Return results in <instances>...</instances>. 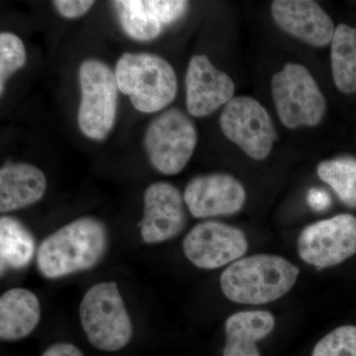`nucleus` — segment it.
Wrapping results in <instances>:
<instances>
[{"label": "nucleus", "instance_id": "f257e3e1", "mask_svg": "<svg viewBox=\"0 0 356 356\" xmlns=\"http://www.w3.org/2000/svg\"><path fill=\"white\" fill-rule=\"evenodd\" d=\"M299 276V267L286 257L257 254L227 266L220 277V287L234 303L261 306L286 296Z\"/></svg>", "mask_w": 356, "mask_h": 356}, {"label": "nucleus", "instance_id": "f03ea898", "mask_svg": "<svg viewBox=\"0 0 356 356\" xmlns=\"http://www.w3.org/2000/svg\"><path fill=\"white\" fill-rule=\"evenodd\" d=\"M107 245L105 225L95 218H79L44 238L37 250V266L49 280L88 270L102 261Z\"/></svg>", "mask_w": 356, "mask_h": 356}, {"label": "nucleus", "instance_id": "7ed1b4c3", "mask_svg": "<svg viewBox=\"0 0 356 356\" xmlns=\"http://www.w3.org/2000/svg\"><path fill=\"white\" fill-rule=\"evenodd\" d=\"M119 90L143 113H156L175 100L177 79L165 58L151 53H125L117 62Z\"/></svg>", "mask_w": 356, "mask_h": 356}, {"label": "nucleus", "instance_id": "20e7f679", "mask_svg": "<svg viewBox=\"0 0 356 356\" xmlns=\"http://www.w3.org/2000/svg\"><path fill=\"white\" fill-rule=\"evenodd\" d=\"M81 325L97 350L117 351L132 339L133 325L116 282L95 284L79 307Z\"/></svg>", "mask_w": 356, "mask_h": 356}, {"label": "nucleus", "instance_id": "39448f33", "mask_svg": "<svg viewBox=\"0 0 356 356\" xmlns=\"http://www.w3.org/2000/svg\"><path fill=\"white\" fill-rule=\"evenodd\" d=\"M271 92L285 127H314L324 119L327 102L305 65L289 63L276 72L271 79Z\"/></svg>", "mask_w": 356, "mask_h": 356}, {"label": "nucleus", "instance_id": "423d86ee", "mask_svg": "<svg viewBox=\"0 0 356 356\" xmlns=\"http://www.w3.org/2000/svg\"><path fill=\"white\" fill-rule=\"evenodd\" d=\"M79 129L89 139L104 140L116 120L120 90L115 72L102 60L89 58L79 67Z\"/></svg>", "mask_w": 356, "mask_h": 356}, {"label": "nucleus", "instance_id": "0eeeda50", "mask_svg": "<svg viewBox=\"0 0 356 356\" xmlns=\"http://www.w3.org/2000/svg\"><path fill=\"white\" fill-rule=\"evenodd\" d=\"M147 158L165 175L181 172L197 145L193 121L177 108L166 110L147 126L144 137Z\"/></svg>", "mask_w": 356, "mask_h": 356}, {"label": "nucleus", "instance_id": "6e6552de", "mask_svg": "<svg viewBox=\"0 0 356 356\" xmlns=\"http://www.w3.org/2000/svg\"><path fill=\"white\" fill-rule=\"evenodd\" d=\"M297 254L318 271L348 261L356 254V217L339 214L308 225L297 238Z\"/></svg>", "mask_w": 356, "mask_h": 356}, {"label": "nucleus", "instance_id": "1a4fd4ad", "mask_svg": "<svg viewBox=\"0 0 356 356\" xmlns=\"http://www.w3.org/2000/svg\"><path fill=\"white\" fill-rule=\"evenodd\" d=\"M220 127L227 139L254 161L268 158L278 138L266 107L250 96H236L225 105Z\"/></svg>", "mask_w": 356, "mask_h": 356}, {"label": "nucleus", "instance_id": "9d476101", "mask_svg": "<svg viewBox=\"0 0 356 356\" xmlns=\"http://www.w3.org/2000/svg\"><path fill=\"white\" fill-rule=\"evenodd\" d=\"M182 247L194 266L213 270L245 257L248 240L242 229L209 220L194 226L185 236Z\"/></svg>", "mask_w": 356, "mask_h": 356}, {"label": "nucleus", "instance_id": "9b49d317", "mask_svg": "<svg viewBox=\"0 0 356 356\" xmlns=\"http://www.w3.org/2000/svg\"><path fill=\"white\" fill-rule=\"evenodd\" d=\"M185 204L197 219L232 216L245 207L247 191L242 182L225 172L193 177L185 187Z\"/></svg>", "mask_w": 356, "mask_h": 356}, {"label": "nucleus", "instance_id": "f8f14e48", "mask_svg": "<svg viewBox=\"0 0 356 356\" xmlns=\"http://www.w3.org/2000/svg\"><path fill=\"white\" fill-rule=\"evenodd\" d=\"M140 236L147 243H159L179 235L187 222L184 194L175 185L159 181L149 185L144 195Z\"/></svg>", "mask_w": 356, "mask_h": 356}, {"label": "nucleus", "instance_id": "ddd939ff", "mask_svg": "<svg viewBox=\"0 0 356 356\" xmlns=\"http://www.w3.org/2000/svg\"><path fill=\"white\" fill-rule=\"evenodd\" d=\"M187 111L194 117H206L234 98L235 83L226 72L217 69L205 55L191 58L185 76Z\"/></svg>", "mask_w": 356, "mask_h": 356}, {"label": "nucleus", "instance_id": "4468645a", "mask_svg": "<svg viewBox=\"0 0 356 356\" xmlns=\"http://www.w3.org/2000/svg\"><path fill=\"white\" fill-rule=\"evenodd\" d=\"M271 15L282 31L318 48L331 44L336 31L329 14L312 0H276Z\"/></svg>", "mask_w": 356, "mask_h": 356}, {"label": "nucleus", "instance_id": "2eb2a0df", "mask_svg": "<svg viewBox=\"0 0 356 356\" xmlns=\"http://www.w3.org/2000/svg\"><path fill=\"white\" fill-rule=\"evenodd\" d=\"M275 317L266 310L236 312L225 322L222 356H261L257 343L275 329Z\"/></svg>", "mask_w": 356, "mask_h": 356}, {"label": "nucleus", "instance_id": "dca6fc26", "mask_svg": "<svg viewBox=\"0 0 356 356\" xmlns=\"http://www.w3.org/2000/svg\"><path fill=\"white\" fill-rule=\"evenodd\" d=\"M46 188V177L37 166L7 163L0 170V212L22 209L38 202Z\"/></svg>", "mask_w": 356, "mask_h": 356}, {"label": "nucleus", "instance_id": "f3484780", "mask_svg": "<svg viewBox=\"0 0 356 356\" xmlns=\"http://www.w3.org/2000/svg\"><path fill=\"white\" fill-rule=\"evenodd\" d=\"M41 307L34 293L13 288L0 298V337L2 341H19L38 325Z\"/></svg>", "mask_w": 356, "mask_h": 356}, {"label": "nucleus", "instance_id": "a211bd4d", "mask_svg": "<svg viewBox=\"0 0 356 356\" xmlns=\"http://www.w3.org/2000/svg\"><path fill=\"white\" fill-rule=\"evenodd\" d=\"M34 236L17 219H0V266L1 273L7 269H21L32 261L35 255Z\"/></svg>", "mask_w": 356, "mask_h": 356}, {"label": "nucleus", "instance_id": "6ab92c4d", "mask_svg": "<svg viewBox=\"0 0 356 356\" xmlns=\"http://www.w3.org/2000/svg\"><path fill=\"white\" fill-rule=\"evenodd\" d=\"M331 63L334 84L343 93L356 91V28L339 24L331 42Z\"/></svg>", "mask_w": 356, "mask_h": 356}, {"label": "nucleus", "instance_id": "aec40b11", "mask_svg": "<svg viewBox=\"0 0 356 356\" xmlns=\"http://www.w3.org/2000/svg\"><path fill=\"white\" fill-rule=\"evenodd\" d=\"M124 31L138 41H149L161 34L163 25L154 13L151 1L124 0L115 1Z\"/></svg>", "mask_w": 356, "mask_h": 356}, {"label": "nucleus", "instance_id": "412c9836", "mask_svg": "<svg viewBox=\"0 0 356 356\" xmlns=\"http://www.w3.org/2000/svg\"><path fill=\"white\" fill-rule=\"evenodd\" d=\"M317 175L350 208H356V159L341 156L321 161Z\"/></svg>", "mask_w": 356, "mask_h": 356}, {"label": "nucleus", "instance_id": "4be33fe9", "mask_svg": "<svg viewBox=\"0 0 356 356\" xmlns=\"http://www.w3.org/2000/svg\"><path fill=\"white\" fill-rule=\"evenodd\" d=\"M312 356H356V325H341L316 343Z\"/></svg>", "mask_w": 356, "mask_h": 356}, {"label": "nucleus", "instance_id": "5701e85b", "mask_svg": "<svg viewBox=\"0 0 356 356\" xmlns=\"http://www.w3.org/2000/svg\"><path fill=\"white\" fill-rule=\"evenodd\" d=\"M26 63L24 44L13 33L0 35V93L3 95L7 79Z\"/></svg>", "mask_w": 356, "mask_h": 356}, {"label": "nucleus", "instance_id": "b1692460", "mask_svg": "<svg viewBox=\"0 0 356 356\" xmlns=\"http://www.w3.org/2000/svg\"><path fill=\"white\" fill-rule=\"evenodd\" d=\"M153 7L154 13L158 16L163 26L172 24L181 18L186 13L188 2L187 1H170V0H149Z\"/></svg>", "mask_w": 356, "mask_h": 356}, {"label": "nucleus", "instance_id": "393cba45", "mask_svg": "<svg viewBox=\"0 0 356 356\" xmlns=\"http://www.w3.org/2000/svg\"><path fill=\"white\" fill-rule=\"evenodd\" d=\"M54 6L57 8L60 15L70 19L81 17L88 13L89 9L93 6L95 1L90 0H56L53 1Z\"/></svg>", "mask_w": 356, "mask_h": 356}, {"label": "nucleus", "instance_id": "a878e982", "mask_svg": "<svg viewBox=\"0 0 356 356\" xmlns=\"http://www.w3.org/2000/svg\"><path fill=\"white\" fill-rule=\"evenodd\" d=\"M307 203L316 212H323L332 205V198L327 191L318 187L309 189L307 193Z\"/></svg>", "mask_w": 356, "mask_h": 356}, {"label": "nucleus", "instance_id": "bb28decb", "mask_svg": "<svg viewBox=\"0 0 356 356\" xmlns=\"http://www.w3.org/2000/svg\"><path fill=\"white\" fill-rule=\"evenodd\" d=\"M41 356H84L81 350L74 344L58 343L47 348Z\"/></svg>", "mask_w": 356, "mask_h": 356}]
</instances>
